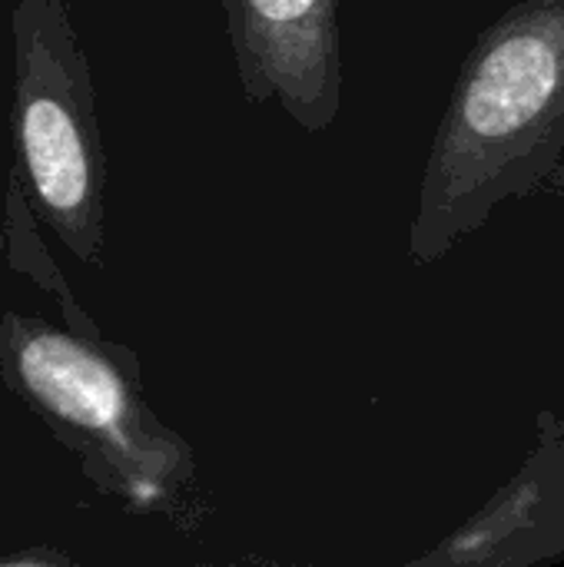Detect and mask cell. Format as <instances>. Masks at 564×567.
I'll list each match as a JSON object with an SVG mask.
<instances>
[{
  "label": "cell",
  "instance_id": "cell-2",
  "mask_svg": "<svg viewBox=\"0 0 564 567\" xmlns=\"http://www.w3.org/2000/svg\"><path fill=\"white\" fill-rule=\"evenodd\" d=\"M0 382L100 495L160 512L176 532L203 525L193 445L150 409L133 349L100 329L0 312Z\"/></svg>",
  "mask_w": 564,
  "mask_h": 567
},
{
  "label": "cell",
  "instance_id": "cell-5",
  "mask_svg": "<svg viewBox=\"0 0 564 567\" xmlns=\"http://www.w3.org/2000/svg\"><path fill=\"white\" fill-rule=\"evenodd\" d=\"M0 252H3V259H7L10 269H17L20 276L33 279L43 292H53V296L60 299L63 326L80 329V332H96V329H100V326L86 316V309H80L76 299L70 296L60 266L50 259L47 246H43L40 236H37L33 209H30V203H27L20 183H17L13 176H10V183H7V199H3V236H0Z\"/></svg>",
  "mask_w": 564,
  "mask_h": 567
},
{
  "label": "cell",
  "instance_id": "cell-6",
  "mask_svg": "<svg viewBox=\"0 0 564 567\" xmlns=\"http://www.w3.org/2000/svg\"><path fill=\"white\" fill-rule=\"evenodd\" d=\"M17 565H70L66 555L60 551H13V555H3L0 567H17Z\"/></svg>",
  "mask_w": 564,
  "mask_h": 567
},
{
  "label": "cell",
  "instance_id": "cell-3",
  "mask_svg": "<svg viewBox=\"0 0 564 567\" xmlns=\"http://www.w3.org/2000/svg\"><path fill=\"white\" fill-rule=\"evenodd\" d=\"M13 37V179L30 209L83 266L103 269L106 150L90 60L66 0H17Z\"/></svg>",
  "mask_w": 564,
  "mask_h": 567
},
{
  "label": "cell",
  "instance_id": "cell-4",
  "mask_svg": "<svg viewBox=\"0 0 564 567\" xmlns=\"http://www.w3.org/2000/svg\"><path fill=\"white\" fill-rule=\"evenodd\" d=\"M223 13L246 103L326 133L342 110L339 0H223Z\"/></svg>",
  "mask_w": 564,
  "mask_h": 567
},
{
  "label": "cell",
  "instance_id": "cell-1",
  "mask_svg": "<svg viewBox=\"0 0 564 567\" xmlns=\"http://www.w3.org/2000/svg\"><path fill=\"white\" fill-rule=\"evenodd\" d=\"M564 153V0H529L489 27L452 90L409 233L416 262L529 193Z\"/></svg>",
  "mask_w": 564,
  "mask_h": 567
}]
</instances>
